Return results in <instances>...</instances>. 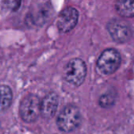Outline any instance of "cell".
Listing matches in <instances>:
<instances>
[{
	"label": "cell",
	"instance_id": "cell-1",
	"mask_svg": "<svg viewBox=\"0 0 134 134\" xmlns=\"http://www.w3.org/2000/svg\"><path fill=\"white\" fill-rule=\"evenodd\" d=\"M81 121L82 115L79 108L74 104H68L60 112L57 119V125L62 132L69 133L78 128Z\"/></svg>",
	"mask_w": 134,
	"mask_h": 134
},
{
	"label": "cell",
	"instance_id": "cell-2",
	"mask_svg": "<svg viewBox=\"0 0 134 134\" xmlns=\"http://www.w3.org/2000/svg\"><path fill=\"white\" fill-rule=\"evenodd\" d=\"M87 74V67L82 59L73 58L68 61L64 67V79L71 85L75 86H81L85 81Z\"/></svg>",
	"mask_w": 134,
	"mask_h": 134
},
{
	"label": "cell",
	"instance_id": "cell-3",
	"mask_svg": "<svg viewBox=\"0 0 134 134\" xmlns=\"http://www.w3.org/2000/svg\"><path fill=\"white\" fill-rule=\"evenodd\" d=\"M122 57L120 53L113 48L104 50L100 55L97 67L98 70L104 75H109L115 73L120 67Z\"/></svg>",
	"mask_w": 134,
	"mask_h": 134
},
{
	"label": "cell",
	"instance_id": "cell-4",
	"mask_svg": "<svg viewBox=\"0 0 134 134\" xmlns=\"http://www.w3.org/2000/svg\"><path fill=\"white\" fill-rule=\"evenodd\" d=\"M40 100L35 94H28L20 101L19 114L21 119L27 123L34 122L40 115Z\"/></svg>",
	"mask_w": 134,
	"mask_h": 134
},
{
	"label": "cell",
	"instance_id": "cell-5",
	"mask_svg": "<svg viewBox=\"0 0 134 134\" xmlns=\"http://www.w3.org/2000/svg\"><path fill=\"white\" fill-rule=\"evenodd\" d=\"M107 30L112 39L120 44L128 42L133 37L131 27L122 19H111L107 24Z\"/></svg>",
	"mask_w": 134,
	"mask_h": 134
},
{
	"label": "cell",
	"instance_id": "cell-6",
	"mask_svg": "<svg viewBox=\"0 0 134 134\" xmlns=\"http://www.w3.org/2000/svg\"><path fill=\"white\" fill-rule=\"evenodd\" d=\"M79 21V11L71 6L67 7L60 13L57 26L60 32L67 33L73 30Z\"/></svg>",
	"mask_w": 134,
	"mask_h": 134
},
{
	"label": "cell",
	"instance_id": "cell-7",
	"mask_svg": "<svg viewBox=\"0 0 134 134\" xmlns=\"http://www.w3.org/2000/svg\"><path fill=\"white\" fill-rule=\"evenodd\" d=\"M58 96L54 92L48 93L40 101V114L44 119L54 116L58 107Z\"/></svg>",
	"mask_w": 134,
	"mask_h": 134
},
{
	"label": "cell",
	"instance_id": "cell-8",
	"mask_svg": "<svg viewBox=\"0 0 134 134\" xmlns=\"http://www.w3.org/2000/svg\"><path fill=\"white\" fill-rule=\"evenodd\" d=\"M134 0H116L115 9L122 17L131 18L134 16Z\"/></svg>",
	"mask_w": 134,
	"mask_h": 134
},
{
	"label": "cell",
	"instance_id": "cell-9",
	"mask_svg": "<svg viewBox=\"0 0 134 134\" xmlns=\"http://www.w3.org/2000/svg\"><path fill=\"white\" fill-rule=\"evenodd\" d=\"M13 93L11 89L5 85L0 86V111L7 110L12 103Z\"/></svg>",
	"mask_w": 134,
	"mask_h": 134
},
{
	"label": "cell",
	"instance_id": "cell-10",
	"mask_svg": "<svg viewBox=\"0 0 134 134\" xmlns=\"http://www.w3.org/2000/svg\"><path fill=\"white\" fill-rule=\"evenodd\" d=\"M115 98L111 93H106L102 95L99 99V104L104 108H109L115 104Z\"/></svg>",
	"mask_w": 134,
	"mask_h": 134
},
{
	"label": "cell",
	"instance_id": "cell-11",
	"mask_svg": "<svg viewBox=\"0 0 134 134\" xmlns=\"http://www.w3.org/2000/svg\"><path fill=\"white\" fill-rule=\"evenodd\" d=\"M22 0H3V5L12 12H16L20 5Z\"/></svg>",
	"mask_w": 134,
	"mask_h": 134
}]
</instances>
